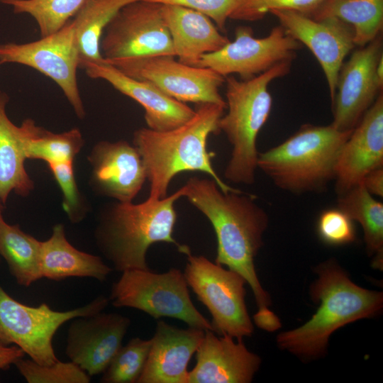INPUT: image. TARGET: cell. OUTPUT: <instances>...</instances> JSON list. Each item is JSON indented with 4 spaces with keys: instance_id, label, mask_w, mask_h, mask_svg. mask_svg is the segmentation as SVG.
Instances as JSON below:
<instances>
[{
    "instance_id": "6da1fadb",
    "label": "cell",
    "mask_w": 383,
    "mask_h": 383,
    "mask_svg": "<svg viewBox=\"0 0 383 383\" xmlns=\"http://www.w3.org/2000/svg\"><path fill=\"white\" fill-rule=\"evenodd\" d=\"M181 188L182 196L212 225L217 239L215 262L240 274L250 286L258 308L253 317L256 326L267 331L278 329L281 323L269 309L270 296L261 286L254 263L268 226L267 212L255 196L239 189L224 192L212 178L192 177Z\"/></svg>"
},
{
    "instance_id": "7a4b0ae2",
    "label": "cell",
    "mask_w": 383,
    "mask_h": 383,
    "mask_svg": "<svg viewBox=\"0 0 383 383\" xmlns=\"http://www.w3.org/2000/svg\"><path fill=\"white\" fill-rule=\"evenodd\" d=\"M226 107L216 104H197L193 117L182 126L166 131L140 128L133 133V145L138 150L150 183V199H163L172 178L184 171L209 174L224 192L238 189L226 184L211 165L213 152L206 149L211 134H218L220 118Z\"/></svg>"
},
{
    "instance_id": "3957f363",
    "label": "cell",
    "mask_w": 383,
    "mask_h": 383,
    "mask_svg": "<svg viewBox=\"0 0 383 383\" xmlns=\"http://www.w3.org/2000/svg\"><path fill=\"white\" fill-rule=\"evenodd\" d=\"M182 197V189L163 199H147L140 204H111L101 213L94 236L96 245L114 270H149L147 252L152 244L165 242L187 255V245L172 236L177 221L174 203Z\"/></svg>"
},
{
    "instance_id": "277c9868",
    "label": "cell",
    "mask_w": 383,
    "mask_h": 383,
    "mask_svg": "<svg viewBox=\"0 0 383 383\" xmlns=\"http://www.w3.org/2000/svg\"><path fill=\"white\" fill-rule=\"evenodd\" d=\"M317 272L318 278L311 289L313 301L321 303L317 311L306 323L277 338L280 348L305 357L322 355L335 331L374 316L383 304L382 292L356 285L335 261L323 263Z\"/></svg>"
},
{
    "instance_id": "5b68a950",
    "label": "cell",
    "mask_w": 383,
    "mask_h": 383,
    "mask_svg": "<svg viewBox=\"0 0 383 383\" xmlns=\"http://www.w3.org/2000/svg\"><path fill=\"white\" fill-rule=\"evenodd\" d=\"M352 131H340L331 124H304L282 143L259 152L257 168L282 190L323 192L334 180L338 155Z\"/></svg>"
},
{
    "instance_id": "8992f818",
    "label": "cell",
    "mask_w": 383,
    "mask_h": 383,
    "mask_svg": "<svg viewBox=\"0 0 383 383\" xmlns=\"http://www.w3.org/2000/svg\"><path fill=\"white\" fill-rule=\"evenodd\" d=\"M292 62H282L248 79L225 77L228 112L220 118L218 127L232 145L224 170V177L229 182L247 185L255 182L259 153L257 138L272 107L268 87L289 73Z\"/></svg>"
},
{
    "instance_id": "52a82bcc",
    "label": "cell",
    "mask_w": 383,
    "mask_h": 383,
    "mask_svg": "<svg viewBox=\"0 0 383 383\" xmlns=\"http://www.w3.org/2000/svg\"><path fill=\"white\" fill-rule=\"evenodd\" d=\"M109 299L117 308H133L155 319L176 318L190 327L213 331L211 321L191 300L184 272L177 268L163 273L150 269L125 270L112 284Z\"/></svg>"
},
{
    "instance_id": "ba28073f",
    "label": "cell",
    "mask_w": 383,
    "mask_h": 383,
    "mask_svg": "<svg viewBox=\"0 0 383 383\" xmlns=\"http://www.w3.org/2000/svg\"><path fill=\"white\" fill-rule=\"evenodd\" d=\"M109 303V297L99 295L83 306L58 311L45 303L38 306L23 304L0 284V344H14L37 363L52 365L58 360L52 340L59 328L74 318L102 311Z\"/></svg>"
},
{
    "instance_id": "9c48e42d",
    "label": "cell",
    "mask_w": 383,
    "mask_h": 383,
    "mask_svg": "<svg viewBox=\"0 0 383 383\" xmlns=\"http://www.w3.org/2000/svg\"><path fill=\"white\" fill-rule=\"evenodd\" d=\"M187 256L186 281L210 312L213 331L238 340L251 335L254 328L245 301V279L203 255Z\"/></svg>"
},
{
    "instance_id": "30bf717a",
    "label": "cell",
    "mask_w": 383,
    "mask_h": 383,
    "mask_svg": "<svg viewBox=\"0 0 383 383\" xmlns=\"http://www.w3.org/2000/svg\"><path fill=\"white\" fill-rule=\"evenodd\" d=\"M79 51L72 19L62 28L40 39L0 44V65L17 63L32 67L54 81L79 118L85 116L77 72Z\"/></svg>"
},
{
    "instance_id": "8fae6325",
    "label": "cell",
    "mask_w": 383,
    "mask_h": 383,
    "mask_svg": "<svg viewBox=\"0 0 383 383\" xmlns=\"http://www.w3.org/2000/svg\"><path fill=\"white\" fill-rule=\"evenodd\" d=\"M126 75L148 82L182 103L216 104L226 107L219 92L225 77L208 67L182 63L171 55L104 60Z\"/></svg>"
},
{
    "instance_id": "7c38bea8",
    "label": "cell",
    "mask_w": 383,
    "mask_h": 383,
    "mask_svg": "<svg viewBox=\"0 0 383 383\" xmlns=\"http://www.w3.org/2000/svg\"><path fill=\"white\" fill-rule=\"evenodd\" d=\"M104 60L174 56L162 4L138 0L121 8L106 26L100 41Z\"/></svg>"
},
{
    "instance_id": "4fadbf2b",
    "label": "cell",
    "mask_w": 383,
    "mask_h": 383,
    "mask_svg": "<svg viewBox=\"0 0 383 383\" xmlns=\"http://www.w3.org/2000/svg\"><path fill=\"white\" fill-rule=\"evenodd\" d=\"M301 44L286 33L279 25L269 35L255 38L250 27L235 29V39L220 50L204 55L200 67H208L220 75L237 74L248 79L285 61H293Z\"/></svg>"
},
{
    "instance_id": "5bb4252c",
    "label": "cell",
    "mask_w": 383,
    "mask_h": 383,
    "mask_svg": "<svg viewBox=\"0 0 383 383\" xmlns=\"http://www.w3.org/2000/svg\"><path fill=\"white\" fill-rule=\"evenodd\" d=\"M382 37L355 50L338 76L331 123L340 131H353L372 105L383 87Z\"/></svg>"
},
{
    "instance_id": "9a60e30c",
    "label": "cell",
    "mask_w": 383,
    "mask_h": 383,
    "mask_svg": "<svg viewBox=\"0 0 383 383\" xmlns=\"http://www.w3.org/2000/svg\"><path fill=\"white\" fill-rule=\"evenodd\" d=\"M270 13L287 34L313 54L324 73L333 101L340 69L345 57L355 47L352 28L334 17L316 19L290 10H273Z\"/></svg>"
},
{
    "instance_id": "2e32d148",
    "label": "cell",
    "mask_w": 383,
    "mask_h": 383,
    "mask_svg": "<svg viewBox=\"0 0 383 383\" xmlns=\"http://www.w3.org/2000/svg\"><path fill=\"white\" fill-rule=\"evenodd\" d=\"M131 319L102 311L72 319L67 335L65 354L90 377L104 372L122 346Z\"/></svg>"
},
{
    "instance_id": "e0dca14e",
    "label": "cell",
    "mask_w": 383,
    "mask_h": 383,
    "mask_svg": "<svg viewBox=\"0 0 383 383\" xmlns=\"http://www.w3.org/2000/svg\"><path fill=\"white\" fill-rule=\"evenodd\" d=\"M79 68H83L89 77L106 81L140 104L148 128L151 130L166 131L176 128L195 113L194 109L167 95L154 84L131 77L103 60L79 61Z\"/></svg>"
},
{
    "instance_id": "ac0fdd59",
    "label": "cell",
    "mask_w": 383,
    "mask_h": 383,
    "mask_svg": "<svg viewBox=\"0 0 383 383\" xmlns=\"http://www.w3.org/2000/svg\"><path fill=\"white\" fill-rule=\"evenodd\" d=\"M383 167V94L381 92L353 130L338 155L335 191L342 194Z\"/></svg>"
},
{
    "instance_id": "d6986e66",
    "label": "cell",
    "mask_w": 383,
    "mask_h": 383,
    "mask_svg": "<svg viewBox=\"0 0 383 383\" xmlns=\"http://www.w3.org/2000/svg\"><path fill=\"white\" fill-rule=\"evenodd\" d=\"M88 160L91 165L90 182L94 190L117 201L132 202L146 180L138 150L126 140L97 143Z\"/></svg>"
},
{
    "instance_id": "ffe728a7",
    "label": "cell",
    "mask_w": 383,
    "mask_h": 383,
    "mask_svg": "<svg viewBox=\"0 0 383 383\" xmlns=\"http://www.w3.org/2000/svg\"><path fill=\"white\" fill-rule=\"evenodd\" d=\"M228 335L218 337L204 331L196 351V365L187 383H249L258 370L260 357L249 351L242 340Z\"/></svg>"
},
{
    "instance_id": "44dd1931",
    "label": "cell",
    "mask_w": 383,
    "mask_h": 383,
    "mask_svg": "<svg viewBox=\"0 0 383 383\" xmlns=\"http://www.w3.org/2000/svg\"><path fill=\"white\" fill-rule=\"evenodd\" d=\"M204 331L157 321L148 357L137 383H187L188 364Z\"/></svg>"
},
{
    "instance_id": "7402d4cb",
    "label": "cell",
    "mask_w": 383,
    "mask_h": 383,
    "mask_svg": "<svg viewBox=\"0 0 383 383\" xmlns=\"http://www.w3.org/2000/svg\"><path fill=\"white\" fill-rule=\"evenodd\" d=\"M162 13L175 57L182 63L198 67L204 55L220 50L230 41L210 18L199 11L178 5L162 4Z\"/></svg>"
},
{
    "instance_id": "603a6c76",
    "label": "cell",
    "mask_w": 383,
    "mask_h": 383,
    "mask_svg": "<svg viewBox=\"0 0 383 383\" xmlns=\"http://www.w3.org/2000/svg\"><path fill=\"white\" fill-rule=\"evenodd\" d=\"M40 270L42 278L60 281L69 277H90L105 281L113 269L101 257L80 251L66 238L65 227H52L50 237L41 242Z\"/></svg>"
},
{
    "instance_id": "cb8c5ba5",
    "label": "cell",
    "mask_w": 383,
    "mask_h": 383,
    "mask_svg": "<svg viewBox=\"0 0 383 383\" xmlns=\"http://www.w3.org/2000/svg\"><path fill=\"white\" fill-rule=\"evenodd\" d=\"M9 97L0 92V201L5 204L14 192L26 196L34 187L24 165L25 156L22 131L6 113Z\"/></svg>"
},
{
    "instance_id": "d4e9b609",
    "label": "cell",
    "mask_w": 383,
    "mask_h": 383,
    "mask_svg": "<svg viewBox=\"0 0 383 383\" xmlns=\"http://www.w3.org/2000/svg\"><path fill=\"white\" fill-rule=\"evenodd\" d=\"M0 201V255L18 284L29 287L42 278L41 241L23 232L18 225L7 223Z\"/></svg>"
},
{
    "instance_id": "484cf974",
    "label": "cell",
    "mask_w": 383,
    "mask_h": 383,
    "mask_svg": "<svg viewBox=\"0 0 383 383\" xmlns=\"http://www.w3.org/2000/svg\"><path fill=\"white\" fill-rule=\"evenodd\" d=\"M337 207L361 226L369 255H373L372 267H383V204L376 200L360 184L338 195Z\"/></svg>"
},
{
    "instance_id": "4316f807",
    "label": "cell",
    "mask_w": 383,
    "mask_h": 383,
    "mask_svg": "<svg viewBox=\"0 0 383 383\" xmlns=\"http://www.w3.org/2000/svg\"><path fill=\"white\" fill-rule=\"evenodd\" d=\"M313 18H336L349 25L355 46L364 47L380 35L383 28V0H327Z\"/></svg>"
},
{
    "instance_id": "83f0119b",
    "label": "cell",
    "mask_w": 383,
    "mask_h": 383,
    "mask_svg": "<svg viewBox=\"0 0 383 383\" xmlns=\"http://www.w3.org/2000/svg\"><path fill=\"white\" fill-rule=\"evenodd\" d=\"M20 127L26 159L42 160L48 164L73 162L84 145L78 128L54 133L36 126L30 118L23 121Z\"/></svg>"
},
{
    "instance_id": "f1b7e54d",
    "label": "cell",
    "mask_w": 383,
    "mask_h": 383,
    "mask_svg": "<svg viewBox=\"0 0 383 383\" xmlns=\"http://www.w3.org/2000/svg\"><path fill=\"white\" fill-rule=\"evenodd\" d=\"M138 0H87L74 16V23L79 61L101 62L100 41L103 32L117 12Z\"/></svg>"
},
{
    "instance_id": "f546056e",
    "label": "cell",
    "mask_w": 383,
    "mask_h": 383,
    "mask_svg": "<svg viewBox=\"0 0 383 383\" xmlns=\"http://www.w3.org/2000/svg\"><path fill=\"white\" fill-rule=\"evenodd\" d=\"M87 0H0L16 14L30 16L38 24L40 37L62 28L79 12Z\"/></svg>"
},
{
    "instance_id": "4dcf8cb0",
    "label": "cell",
    "mask_w": 383,
    "mask_h": 383,
    "mask_svg": "<svg viewBox=\"0 0 383 383\" xmlns=\"http://www.w3.org/2000/svg\"><path fill=\"white\" fill-rule=\"evenodd\" d=\"M151 346V340L133 338L122 345L100 379L102 383H137Z\"/></svg>"
},
{
    "instance_id": "1f68e13d",
    "label": "cell",
    "mask_w": 383,
    "mask_h": 383,
    "mask_svg": "<svg viewBox=\"0 0 383 383\" xmlns=\"http://www.w3.org/2000/svg\"><path fill=\"white\" fill-rule=\"evenodd\" d=\"M14 365L28 383H89L91 377L77 365L57 360L50 365L37 363L33 360H18Z\"/></svg>"
},
{
    "instance_id": "d6a6232c",
    "label": "cell",
    "mask_w": 383,
    "mask_h": 383,
    "mask_svg": "<svg viewBox=\"0 0 383 383\" xmlns=\"http://www.w3.org/2000/svg\"><path fill=\"white\" fill-rule=\"evenodd\" d=\"M327 0H243L231 19L254 21L273 10H290L313 15Z\"/></svg>"
},
{
    "instance_id": "836d02e7",
    "label": "cell",
    "mask_w": 383,
    "mask_h": 383,
    "mask_svg": "<svg viewBox=\"0 0 383 383\" xmlns=\"http://www.w3.org/2000/svg\"><path fill=\"white\" fill-rule=\"evenodd\" d=\"M48 165L62 192V205L70 221L72 223L81 221L87 210L74 178L73 162Z\"/></svg>"
},
{
    "instance_id": "e575fe53",
    "label": "cell",
    "mask_w": 383,
    "mask_h": 383,
    "mask_svg": "<svg viewBox=\"0 0 383 383\" xmlns=\"http://www.w3.org/2000/svg\"><path fill=\"white\" fill-rule=\"evenodd\" d=\"M317 231L321 239L329 245L348 244L355 239L353 221L338 207L321 212L318 218Z\"/></svg>"
},
{
    "instance_id": "d590c367",
    "label": "cell",
    "mask_w": 383,
    "mask_h": 383,
    "mask_svg": "<svg viewBox=\"0 0 383 383\" xmlns=\"http://www.w3.org/2000/svg\"><path fill=\"white\" fill-rule=\"evenodd\" d=\"M162 4L182 6L199 11L215 22L216 27L225 30L227 20L231 18L243 0H147Z\"/></svg>"
},
{
    "instance_id": "8d00e7d4",
    "label": "cell",
    "mask_w": 383,
    "mask_h": 383,
    "mask_svg": "<svg viewBox=\"0 0 383 383\" xmlns=\"http://www.w3.org/2000/svg\"><path fill=\"white\" fill-rule=\"evenodd\" d=\"M361 184L372 195L383 196V167L374 169L368 172L363 178Z\"/></svg>"
},
{
    "instance_id": "74e56055",
    "label": "cell",
    "mask_w": 383,
    "mask_h": 383,
    "mask_svg": "<svg viewBox=\"0 0 383 383\" xmlns=\"http://www.w3.org/2000/svg\"><path fill=\"white\" fill-rule=\"evenodd\" d=\"M25 355L24 352L16 345L5 346L0 344V370L9 369Z\"/></svg>"
},
{
    "instance_id": "f35d334b",
    "label": "cell",
    "mask_w": 383,
    "mask_h": 383,
    "mask_svg": "<svg viewBox=\"0 0 383 383\" xmlns=\"http://www.w3.org/2000/svg\"><path fill=\"white\" fill-rule=\"evenodd\" d=\"M0 92H1V91H0Z\"/></svg>"
}]
</instances>
